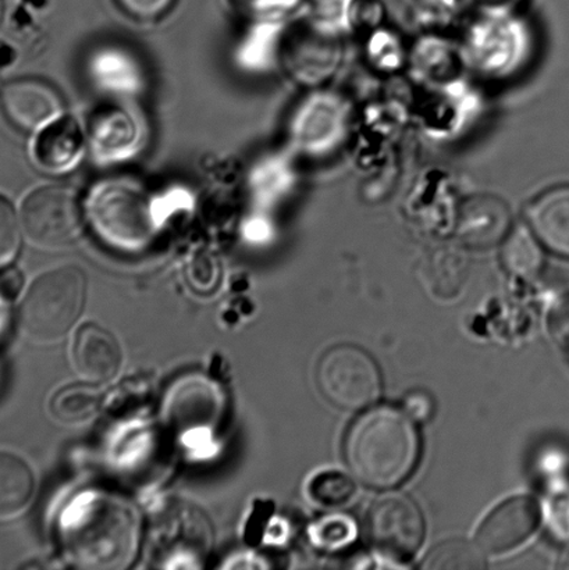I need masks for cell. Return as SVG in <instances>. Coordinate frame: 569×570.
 <instances>
[{
  "label": "cell",
  "instance_id": "6da1fadb",
  "mask_svg": "<svg viewBox=\"0 0 569 570\" xmlns=\"http://www.w3.org/2000/svg\"><path fill=\"white\" fill-rule=\"evenodd\" d=\"M344 456L351 473L362 484L377 490L394 489L414 473L420 462V433L404 410L372 407L349 429Z\"/></svg>",
  "mask_w": 569,
  "mask_h": 570
},
{
  "label": "cell",
  "instance_id": "7a4b0ae2",
  "mask_svg": "<svg viewBox=\"0 0 569 570\" xmlns=\"http://www.w3.org/2000/svg\"><path fill=\"white\" fill-rule=\"evenodd\" d=\"M87 278L80 267L63 266L39 276L20 306V326L28 338L55 343L70 333L86 305Z\"/></svg>",
  "mask_w": 569,
  "mask_h": 570
},
{
  "label": "cell",
  "instance_id": "3957f363",
  "mask_svg": "<svg viewBox=\"0 0 569 570\" xmlns=\"http://www.w3.org/2000/svg\"><path fill=\"white\" fill-rule=\"evenodd\" d=\"M321 393L344 411H361L375 404L382 394L381 371L360 346L340 344L322 355L316 367Z\"/></svg>",
  "mask_w": 569,
  "mask_h": 570
},
{
  "label": "cell",
  "instance_id": "277c9868",
  "mask_svg": "<svg viewBox=\"0 0 569 570\" xmlns=\"http://www.w3.org/2000/svg\"><path fill=\"white\" fill-rule=\"evenodd\" d=\"M20 223L28 242L36 247L65 248L81 234L80 204L69 188L41 187L28 195L22 204Z\"/></svg>",
  "mask_w": 569,
  "mask_h": 570
},
{
  "label": "cell",
  "instance_id": "5b68a950",
  "mask_svg": "<svg viewBox=\"0 0 569 570\" xmlns=\"http://www.w3.org/2000/svg\"><path fill=\"white\" fill-rule=\"evenodd\" d=\"M373 549L394 562H410L425 540V518L409 497L384 495L371 507L366 519Z\"/></svg>",
  "mask_w": 569,
  "mask_h": 570
},
{
  "label": "cell",
  "instance_id": "8992f818",
  "mask_svg": "<svg viewBox=\"0 0 569 570\" xmlns=\"http://www.w3.org/2000/svg\"><path fill=\"white\" fill-rule=\"evenodd\" d=\"M539 521L537 501L528 495L512 497L483 519L475 543L487 557L504 556L531 539Z\"/></svg>",
  "mask_w": 569,
  "mask_h": 570
},
{
  "label": "cell",
  "instance_id": "52a82bcc",
  "mask_svg": "<svg viewBox=\"0 0 569 570\" xmlns=\"http://www.w3.org/2000/svg\"><path fill=\"white\" fill-rule=\"evenodd\" d=\"M147 200L136 189L108 187L98 194L94 214L98 230L111 242L139 245L149 237L150 222Z\"/></svg>",
  "mask_w": 569,
  "mask_h": 570
},
{
  "label": "cell",
  "instance_id": "ba28073f",
  "mask_svg": "<svg viewBox=\"0 0 569 570\" xmlns=\"http://www.w3.org/2000/svg\"><path fill=\"white\" fill-rule=\"evenodd\" d=\"M0 108L11 125L24 131H41L59 119L63 104L56 89L36 78H19L6 83Z\"/></svg>",
  "mask_w": 569,
  "mask_h": 570
},
{
  "label": "cell",
  "instance_id": "9c48e42d",
  "mask_svg": "<svg viewBox=\"0 0 569 570\" xmlns=\"http://www.w3.org/2000/svg\"><path fill=\"white\" fill-rule=\"evenodd\" d=\"M512 227L509 206L493 195H477L465 200L457 216V236L471 248L503 243Z\"/></svg>",
  "mask_w": 569,
  "mask_h": 570
},
{
  "label": "cell",
  "instance_id": "30bf717a",
  "mask_svg": "<svg viewBox=\"0 0 569 570\" xmlns=\"http://www.w3.org/2000/svg\"><path fill=\"white\" fill-rule=\"evenodd\" d=\"M71 355L78 376L95 385L110 382L121 366V348L115 335L95 323L77 330Z\"/></svg>",
  "mask_w": 569,
  "mask_h": 570
},
{
  "label": "cell",
  "instance_id": "8fae6325",
  "mask_svg": "<svg viewBox=\"0 0 569 570\" xmlns=\"http://www.w3.org/2000/svg\"><path fill=\"white\" fill-rule=\"evenodd\" d=\"M528 226L545 248L569 258V186L551 188L533 199Z\"/></svg>",
  "mask_w": 569,
  "mask_h": 570
},
{
  "label": "cell",
  "instance_id": "7c38bea8",
  "mask_svg": "<svg viewBox=\"0 0 569 570\" xmlns=\"http://www.w3.org/2000/svg\"><path fill=\"white\" fill-rule=\"evenodd\" d=\"M81 127L71 117L60 116L39 131L33 159L42 170L61 173L77 165L84 153Z\"/></svg>",
  "mask_w": 569,
  "mask_h": 570
},
{
  "label": "cell",
  "instance_id": "4fadbf2b",
  "mask_svg": "<svg viewBox=\"0 0 569 570\" xmlns=\"http://www.w3.org/2000/svg\"><path fill=\"white\" fill-rule=\"evenodd\" d=\"M542 247L531 227H512L501 243V264L510 275L529 281L542 271L545 264Z\"/></svg>",
  "mask_w": 569,
  "mask_h": 570
},
{
  "label": "cell",
  "instance_id": "5bb4252c",
  "mask_svg": "<svg viewBox=\"0 0 569 570\" xmlns=\"http://www.w3.org/2000/svg\"><path fill=\"white\" fill-rule=\"evenodd\" d=\"M33 494V474L21 458L0 451V518L21 512Z\"/></svg>",
  "mask_w": 569,
  "mask_h": 570
},
{
  "label": "cell",
  "instance_id": "9a60e30c",
  "mask_svg": "<svg viewBox=\"0 0 569 570\" xmlns=\"http://www.w3.org/2000/svg\"><path fill=\"white\" fill-rule=\"evenodd\" d=\"M102 405V395L91 383L66 385L53 395L50 410L58 421L81 424L97 415Z\"/></svg>",
  "mask_w": 569,
  "mask_h": 570
},
{
  "label": "cell",
  "instance_id": "2e32d148",
  "mask_svg": "<svg viewBox=\"0 0 569 570\" xmlns=\"http://www.w3.org/2000/svg\"><path fill=\"white\" fill-rule=\"evenodd\" d=\"M312 500L323 507L337 508L349 504L356 494L354 479L342 471L317 473L310 484Z\"/></svg>",
  "mask_w": 569,
  "mask_h": 570
},
{
  "label": "cell",
  "instance_id": "e0dca14e",
  "mask_svg": "<svg viewBox=\"0 0 569 570\" xmlns=\"http://www.w3.org/2000/svg\"><path fill=\"white\" fill-rule=\"evenodd\" d=\"M484 556L477 543L448 541L436 547L426 558L425 568L431 569H478L483 568Z\"/></svg>",
  "mask_w": 569,
  "mask_h": 570
},
{
  "label": "cell",
  "instance_id": "ac0fdd59",
  "mask_svg": "<svg viewBox=\"0 0 569 570\" xmlns=\"http://www.w3.org/2000/svg\"><path fill=\"white\" fill-rule=\"evenodd\" d=\"M314 541L325 550H342L356 539V527L353 519L336 513L322 519L314 529Z\"/></svg>",
  "mask_w": 569,
  "mask_h": 570
},
{
  "label": "cell",
  "instance_id": "d6986e66",
  "mask_svg": "<svg viewBox=\"0 0 569 570\" xmlns=\"http://www.w3.org/2000/svg\"><path fill=\"white\" fill-rule=\"evenodd\" d=\"M21 232V223L13 205L0 195V267L10 265L13 261L19 250Z\"/></svg>",
  "mask_w": 569,
  "mask_h": 570
},
{
  "label": "cell",
  "instance_id": "ffe728a7",
  "mask_svg": "<svg viewBox=\"0 0 569 570\" xmlns=\"http://www.w3.org/2000/svg\"><path fill=\"white\" fill-rule=\"evenodd\" d=\"M550 332L562 348L569 351V296L557 302L549 318Z\"/></svg>",
  "mask_w": 569,
  "mask_h": 570
},
{
  "label": "cell",
  "instance_id": "44dd1931",
  "mask_svg": "<svg viewBox=\"0 0 569 570\" xmlns=\"http://www.w3.org/2000/svg\"><path fill=\"white\" fill-rule=\"evenodd\" d=\"M403 410L412 421L422 423L432 417L434 404L431 396L423 391H411L404 399Z\"/></svg>",
  "mask_w": 569,
  "mask_h": 570
},
{
  "label": "cell",
  "instance_id": "7402d4cb",
  "mask_svg": "<svg viewBox=\"0 0 569 570\" xmlns=\"http://www.w3.org/2000/svg\"><path fill=\"white\" fill-rule=\"evenodd\" d=\"M119 3L139 19H154L169 9L173 0H119Z\"/></svg>",
  "mask_w": 569,
  "mask_h": 570
},
{
  "label": "cell",
  "instance_id": "603a6c76",
  "mask_svg": "<svg viewBox=\"0 0 569 570\" xmlns=\"http://www.w3.org/2000/svg\"><path fill=\"white\" fill-rule=\"evenodd\" d=\"M24 288V276L14 266L0 267V295L9 302L19 298Z\"/></svg>",
  "mask_w": 569,
  "mask_h": 570
},
{
  "label": "cell",
  "instance_id": "cb8c5ba5",
  "mask_svg": "<svg viewBox=\"0 0 569 570\" xmlns=\"http://www.w3.org/2000/svg\"><path fill=\"white\" fill-rule=\"evenodd\" d=\"M520 2L521 0H471V3L488 13H507Z\"/></svg>",
  "mask_w": 569,
  "mask_h": 570
},
{
  "label": "cell",
  "instance_id": "d4e9b609",
  "mask_svg": "<svg viewBox=\"0 0 569 570\" xmlns=\"http://www.w3.org/2000/svg\"><path fill=\"white\" fill-rule=\"evenodd\" d=\"M238 2L255 10H267L273 8H292L297 0H238Z\"/></svg>",
  "mask_w": 569,
  "mask_h": 570
},
{
  "label": "cell",
  "instance_id": "484cf974",
  "mask_svg": "<svg viewBox=\"0 0 569 570\" xmlns=\"http://www.w3.org/2000/svg\"><path fill=\"white\" fill-rule=\"evenodd\" d=\"M9 304L10 302L0 295V338L3 337L6 330H8L10 316Z\"/></svg>",
  "mask_w": 569,
  "mask_h": 570
}]
</instances>
